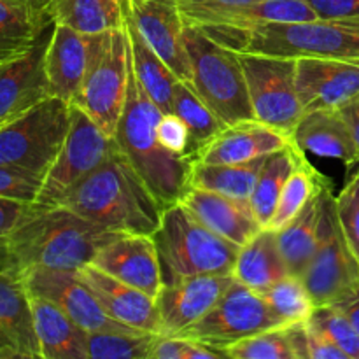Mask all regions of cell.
Here are the masks:
<instances>
[{
    "instance_id": "1",
    "label": "cell",
    "mask_w": 359,
    "mask_h": 359,
    "mask_svg": "<svg viewBox=\"0 0 359 359\" xmlns=\"http://www.w3.org/2000/svg\"><path fill=\"white\" fill-rule=\"evenodd\" d=\"M118 233L65 205L34 203L6 242V269L23 276L30 269L81 270Z\"/></svg>"
},
{
    "instance_id": "2",
    "label": "cell",
    "mask_w": 359,
    "mask_h": 359,
    "mask_svg": "<svg viewBox=\"0 0 359 359\" xmlns=\"http://www.w3.org/2000/svg\"><path fill=\"white\" fill-rule=\"evenodd\" d=\"M62 205L118 235H153L165 210L119 146Z\"/></svg>"
},
{
    "instance_id": "3",
    "label": "cell",
    "mask_w": 359,
    "mask_h": 359,
    "mask_svg": "<svg viewBox=\"0 0 359 359\" xmlns=\"http://www.w3.org/2000/svg\"><path fill=\"white\" fill-rule=\"evenodd\" d=\"M161 116L163 112L147 97L130 62L128 90L114 140L158 202L167 209L177 203L189 189L195 160L170 153L161 146L156 133Z\"/></svg>"
},
{
    "instance_id": "4",
    "label": "cell",
    "mask_w": 359,
    "mask_h": 359,
    "mask_svg": "<svg viewBox=\"0 0 359 359\" xmlns=\"http://www.w3.org/2000/svg\"><path fill=\"white\" fill-rule=\"evenodd\" d=\"M202 28V27H200ZM238 53L283 58H330L359 62V18L269 23L252 28H202Z\"/></svg>"
},
{
    "instance_id": "5",
    "label": "cell",
    "mask_w": 359,
    "mask_h": 359,
    "mask_svg": "<svg viewBox=\"0 0 359 359\" xmlns=\"http://www.w3.org/2000/svg\"><path fill=\"white\" fill-rule=\"evenodd\" d=\"M153 241L163 284L193 276H231L241 249L203 226L179 202L163 210Z\"/></svg>"
},
{
    "instance_id": "6",
    "label": "cell",
    "mask_w": 359,
    "mask_h": 359,
    "mask_svg": "<svg viewBox=\"0 0 359 359\" xmlns=\"http://www.w3.org/2000/svg\"><path fill=\"white\" fill-rule=\"evenodd\" d=\"M184 46L193 88L214 114L224 125L255 119L238 51L221 44L195 25H186Z\"/></svg>"
},
{
    "instance_id": "7",
    "label": "cell",
    "mask_w": 359,
    "mask_h": 359,
    "mask_svg": "<svg viewBox=\"0 0 359 359\" xmlns=\"http://www.w3.org/2000/svg\"><path fill=\"white\" fill-rule=\"evenodd\" d=\"M70 126V104L48 97L0 128V165L46 177Z\"/></svg>"
},
{
    "instance_id": "8",
    "label": "cell",
    "mask_w": 359,
    "mask_h": 359,
    "mask_svg": "<svg viewBox=\"0 0 359 359\" xmlns=\"http://www.w3.org/2000/svg\"><path fill=\"white\" fill-rule=\"evenodd\" d=\"M116 149L114 137H109L83 109L70 104V126L65 142L42 181L35 203L42 207L62 205Z\"/></svg>"
},
{
    "instance_id": "9",
    "label": "cell",
    "mask_w": 359,
    "mask_h": 359,
    "mask_svg": "<svg viewBox=\"0 0 359 359\" xmlns=\"http://www.w3.org/2000/svg\"><path fill=\"white\" fill-rule=\"evenodd\" d=\"M316 307L335 305L359 287V262L351 251L335 210V195L330 186L325 193L314 256L300 277Z\"/></svg>"
},
{
    "instance_id": "10",
    "label": "cell",
    "mask_w": 359,
    "mask_h": 359,
    "mask_svg": "<svg viewBox=\"0 0 359 359\" xmlns=\"http://www.w3.org/2000/svg\"><path fill=\"white\" fill-rule=\"evenodd\" d=\"M238 55L244 67L255 119L291 135L304 116L294 81L297 60L258 53Z\"/></svg>"
},
{
    "instance_id": "11",
    "label": "cell",
    "mask_w": 359,
    "mask_h": 359,
    "mask_svg": "<svg viewBox=\"0 0 359 359\" xmlns=\"http://www.w3.org/2000/svg\"><path fill=\"white\" fill-rule=\"evenodd\" d=\"M276 326H283V323L273 314L263 294L233 280L209 314L184 337L207 344L224 354V349L233 344Z\"/></svg>"
},
{
    "instance_id": "12",
    "label": "cell",
    "mask_w": 359,
    "mask_h": 359,
    "mask_svg": "<svg viewBox=\"0 0 359 359\" xmlns=\"http://www.w3.org/2000/svg\"><path fill=\"white\" fill-rule=\"evenodd\" d=\"M130 51L123 28L109 34L105 51L84 81L74 105L83 109L109 137H114L126 100Z\"/></svg>"
},
{
    "instance_id": "13",
    "label": "cell",
    "mask_w": 359,
    "mask_h": 359,
    "mask_svg": "<svg viewBox=\"0 0 359 359\" xmlns=\"http://www.w3.org/2000/svg\"><path fill=\"white\" fill-rule=\"evenodd\" d=\"M21 277L28 293L55 304L88 333L140 332L111 318L97 300L93 291L81 279L77 270L30 269Z\"/></svg>"
},
{
    "instance_id": "14",
    "label": "cell",
    "mask_w": 359,
    "mask_h": 359,
    "mask_svg": "<svg viewBox=\"0 0 359 359\" xmlns=\"http://www.w3.org/2000/svg\"><path fill=\"white\" fill-rule=\"evenodd\" d=\"M109 34L111 32L97 35L81 34L55 23L46 53V74L53 97L69 104L76 100L84 81L105 51Z\"/></svg>"
},
{
    "instance_id": "15",
    "label": "cell",
    "mask_w": 359,
    "mask_h": 359,
    "mask_svg": "<svg viewBox=\"0 0 359 359\" xmlns=\"http://www.w3.org/2000/svg\"><path fill=\"white\" fill-rule=\"evenodd\" d=\"M233 276H193L163 284L156 294L160 335L184 337L233 284Z\"/></svg>"
},
{
    "instance_id": "16",
    "label": "cell",
    "mask_w": 359,
    "mask_h": 359,
    "mask_svg": "<svg viewBox=\"0 0 359 359\" xmlns=\"http://www.w3.org/2000/svg\"><path fill=\"white\" fill-rule=\"evenodd\" d=\"M53 30L55 21L44 28L28 51L0 63V128L51 97L46 74V53Z\"/></svg>"
},
{
    "instance_id": "17",
    "label": "cell",
    "mask_w": 359,
    "mask_h": 359,
    "mask_svg": "<svg viewBox=\"0 0 359 359\" xmlns=\"http://www.w3.org/2000/svg\"><path fill=\"white\" fill-rule=\"evenodd\" d=\"M123 9L175 76L191 83V67L184 46L186 23L179 0H123Z\"/></svg>"
},
{
    "instance_id": "18",
    "label": "cell",
    "mask_w": 359,
    "mask_h": 359,
    "mask_svg": "<svg viewBox=\"0 0 359 359\" xmlns=\"http://www.w3.org/2000/svg\"><path fill=\"white\" fill-rule=\"evenodd\" d=\"M91 263L153 298L163 286L160 256L153 235H116L102 245Z\"/></svg>"
},
{
    "instance_id": "19",
    "label": "cell",
    "mask_w": 359,
    "mask_h": 359,
    "mask_svg": "<svg viewBox=\"0 0 359 359\" xmlns=\"http://www.w3.org/2000/svg\"><path fill=\"white\" fill-rule=\"evenodd\" d=\"M294 81L304 112L339 109L359 95V62L298 58Z\"/></svg>"
},
{
    "instance_id": "20",
    "label": "cell",
    "mask_w": 359,
    "mask_h": 359,
    "mask_svg": "<svg viewBox=\"0 0 359 359\" xmlns=\"http://www.w3.org/2000/svg\"><path fill=\"white\" fill-rule=\"evenodd\" d=\"M186 25L210 28H252L269 23H294L316 20L307 0H235L182 13Z\"/></svg>"
},
{
    "instance_id": "21",
    "label": "cell",
    "mask_w": 359,
    "mask_h": 359,
    "mask_svg": "<svg viewBox=\"0 0 359 359\" xmlns=\"http://www.w3.org/2000/svg\"><path fill=\"white\" fill-rule=\"evenodd\" d=\"M41 359L30 293L23 277L0 270V359Z\"/></svg>"
},
{
    "instance_id": "22",
    "label": "cell",
    "mask_w": 359,
    "mask_h": 359,
    "mask_svg": "<svg viewBox=\"0 0 359 359\" xmlns=\"http://www.w3.org/2000/svg\"><path fill=\"white\" fill-rule=\"evenodd\" d=\"M77 272L111 318L133 330L160 335V319L153 297L109 276L93 263H88Z\"/></svg>"
},
{
    "instance_id": "23",
    "label": "cell",
    "mask_w": 359,
    "mask_h": 359,
    "mask_svg": "<svg viewBox=\"0 0 359 359\" xmlns=\"http://www.w3.org/2000/svg\"><path fill=\"white\" fill-rule=\"evenodd\" d=\"M291 140L290 133L256 119H245L224 126L223 132L196 154V161L217 165L249 163L269 156Z\"/></svg>"
},
{
    "instance_id": "24",
    "label": "cell",
    "mask_w": 359,
    "mask_h": 359,
    "mask_svg": "<svg viewBox=\"0 0 359 359\" xmlns=\"http://www.w3.org/2000/svg\"><path fill=\"white\" fill-rule=\"evenodd\" d=\"M203 226L242 248L263 230L249 202L230 198L209 189L189 188L179 200Z\"/></svg>"
},
{
    "instance_id": "25",
    "label": "cell",
    "mask_w": 359,
    "mask_h": 359,
    "mask_svg": "<svg viewBox=\"0 0 359 359\" xmlns=\"http://www.w3.org/2000/svg\"><path fill=\"white\" fill-rule=\"evenodd\" d=\"M293 142L304 153L337 158L347 167L359 163V153L349 125L339 109H318L304 112L291 133Z\"/></svg>"
},
{
    "instance_id": "26",
    "label": "cell",
    "mask_w": 359,
    "mask_h": 359,
    "mask_svg": "<svg viewBox=\"0 0 359 359\" xmlns=\"http://www.w3.org/2000/svg\"><path fill=\"white\" fill-rule=\"evenodd\" d=\"M123 30H125L126 41H128L130 62H132L133 72H135L140 86L163 114H172L174 112V88L179 77L167 65V62L151 48L149 42L142 37L126 11L125 20H123Z\"/></svg>"
},
{
    "instance_id": "27",
    "label": "cell",
    "mask_w": 359,
    "mask_h": 359,
    "mask_svg": "<svg viewBox=\"0 0 359 359\" xmlns=\"http://www.w3.org/2000/svg\"><path fill=\"white\" fill-rule=\"evenodd\" d=\"M41 359H88V332L49 300L30 294Z\"/></svg>"
},
{
    "instance_id": "28",
    "label": "cell",
    "mask_w": 359,
    "mask_h": 359,
    "mask_svg": "<svg viewBox=\"0 0 359 359\" xmlns=\"http://www.w3.org/2000/svg\"><path fill=\"white\" fill-rule=\"evenodd\" d=\"M231 276L237 283L258 293H263L280 279L291 276L279 249L277 231L263 228L248 244L242 245Z\"/></svg>"
},
{
    "instance_id": "29",
    "label": "cell",
    "mask_w": 359,
    "mask_h": 359,
    "mask_svg": "<svg viewBox=\"0 0 359 359\" xmlns=\"http://www.w3.org/2000/svg\"><path fill=\"white\" fill-rule=\"evenodd\" d=\"M330 186L332 182L326 177L311 196V200L305 203L304 209L286 226L277 231L279 249L291 276L302 277L314 256L319 238L323 200H325V193Z\"/></svg>"
},
{
    "instance_id": "30",
    "label": "cell",
    "mask_w": 359,
    "mask_h": 359,
    "mask_svg": "<svg viewBox=\"0 0 359 359\" xmlns=\"http://www.w3.org/2000/svg\"><path fill=\"white\" fill-rule=\"evenodd\" d=\"M305 160V153L291 140L280 149L273 151L263 160L262 168L256 177L255 188H252L249 205L255 212L256 219L263 228L272 219L279 196L286 186L287 179L291 177L298 165Z\"/></svg>"
},
{
    "instance_id": "31",
    "label": "cell",
    "mask_w": 359,
    "mask_h": 359,
    "mask_svg": "<svg viewBox=\"0 0 359 359\" xmlns=\"http://www.w3.org/2000/svg\"><path fill=\"white\" fill-rule=\"evenodd\" d=\"M51 18L81 34H105L123 28V0H53Z\"/></svg>"
},
{
    "instance_id": "32",
    "label": "cell",
    "mask_w": 359,
    "mask_h": 359,
    "mask_svg": "<svg viewBox=\"0 0 359 359\" xmlns=\"http://www.w3.org/2000/svg\"><path fill=\"white\" fill-rule=\"evenodd\" d=\"M49 23H53L51 16H42L11 0H0V63L28 51Z\"/></svg>"
},
{
    "instance_id": "33",
    "label": "cell",
    "mask_w": 359,
    "mask_h": 359,
    "mask_svg": "<svg viewBox=\"0 0 359 359\" xmlns=\"http://www.w3.org/2000/svg\"><path fill=\"white\" fill-rule=\"evenodd\" d=\"M263 160L265 158L241 165H217L195 161L191 177H189V188L209 189V191L219 193V195L230 196V198L249 202Z\"/></svg>"
},
{
    "instance_id": "34",
    "label": "cell",
    "mask_w": 359,
    "mask_h": 359,
    "mask_svg": "<svg viewBox=\"0 0 359 359\" xmlns=\"http://www.w3.org/2000/svg\"><path fill=\"white\" fill-rule=\"evenodd\" d=\"M172 114L179 116L188 126L189 137H191V147L189 154L196 161V154L210 142L216 139L224 125L212 109L198 97L191 83L188 81H177L174 88V112Z\"/></svg>"
},
{
    "instance_id": "35",
    "label": "cell",
    "mask_w": 359,
    "mask_h": 359,
    "mask_svg": "<svg viewBox=\"0 0 359 359\" xmlns=\"http://www.w3.org/2000/svg\"><path fill=\"white\" fill-rule=\"evenodd\" d=\"M158 333L151 332H90L88 359H151Z\"/></svg>"
},
{
    "instance_id": "36",
    "label": "cell",
    "mask_w": 359,
    "mask_h": 359,
    "mask_svg": "<svg viewBox=\"0 0 359 359\" xmlns=\"http://www.w3.org/2000/svg\"><path fill=\"white\" fill-rule=\"evenodd\" d=\"M325 179L326 175H323L318 168L312 167L307 161V158H305L298 165L297 170L291 174V177L287 179L286 186H284L283 193L279 196L276 210L272 214V219L266 224V228L273 231H279L280 228L286 226L304 209L305 203L311 200V196L314 195L316 189L319 188V184Z\"/></svg>"
},
{
    "instance_id": "37",
    "label": "cell",
    "mask_w": 359,
    "mask_h": 359,
    "mask_svg": "<svg viewBox=\"0 0 359 359\" xmlns=\"http://www.w3.org/2000/svg\"><path fill=\"white\" fill-rule=\"evenodd\" d=\"M262 294L283 325L305 323L316 309L307 286L297 276L284 277Z\"/></svg>"
},
{
    "instance_id": "38",
    "label": "cell",
    "mask_w": 359,
    "mask_h": 359,
    "mask_svg": "<svg viewBox=\"0 0 359 359\" xmlns=\"http://www.w3.org/2000/svg\"><path fill=\"white\" fill-rule=\"evenodd\" d=\"M230 359H298L291 342L290 326H276L224 349Z\"/></svg>"
},
{
    "instance_id": "39",
    "label": "cell",
    "mask_w": 359,
    "mask_h": 359,
    "mask_svg": "<svg viewBox=\"0 0 359 359\" xmlns=\"http://www.w3.org/2000/svg\"><path fill=\"white\" fill-rule=\"evenodd\" d=\"M307 325L319 330L328 337L335 346H339L349 359H359V337L349 319L335 305H318Z\"/></svg>"
},
{
    "instance_id": "40",
    "label": "cell",
    "mask_w": 359,
    "mask_h": 359,
    "mask_svg": "<svg viewBox=\"0 0 359 359\" xmlns=\"http://www.w3.org/2000/svg\"><path fill=\"white\" fill-rule=\"evenodd\" d=\"M335 210L344 237L359 262V163L335 196Z\"/></svg>"
},
{
    "instance_id": "41",
    "label": "cell",
    "mask_w": 359,
    "mask_h": 359,
    "mask_svg": "<svg viewBox=\"0 0 359 359\" xmlns=\"http://www.w3.org/2000/svg\"><path fill=\"white\" fill-rule=\"evenodd\" d=\"M44 177L21 168L0 165V198L35 203Z\"/></svg>"
},
{
    "instance_id": "42",
    "label": "cell",
    "mask_w": 359,
    "mask_h": 359,
    "mask_svg": "<svg viewBox=\"0 0 359 359\" xmlns=\"http://www.w3.org/2000/svg\"><path fill=\"white\" fill-rule=\"evenodd\" d=\"M158 139H160L161 146L167 147L170 153L182 154V156H189V147H191V137H189L188 126L184 125L179 116L175 114H163L156 125ZM193 160V158H191Z\"/></svg>"
},
{
    "instance_id": "43",
    "label": "cell",
    "mask_w": 359,
    "mask_h": 359,
    "mask_svg": "<svg viewBox=\"0 0 359 359\" xmlns=\"http://www.w3.org/2000/svg\"><path fill=\"white\" fill-rule=\"evenodd\" d=\"M34 203L0 198V270L6 269V242Z\"/></svg>"
},
{
    "instance_id": "44",
    "label": "cell",
    "mask_w": 359,
    "mask_h": 359,
    "mask_svg": "<svg viewBox=\"0 0 359 359\" xmlns=\"http://www.w3.org/2000/svg\"><path fill=\"white\" fill-rule=\"evenodd\" d=\"M316 16L323 20L359 18V0H307Z\"/></svg>"
},
{
    "instance_id": "45",
    "label": "cell",
    "mask_w": 359,
    "mask_h": 359,
    "mask_svg": "<svg viewBox=\"0 0 359 359\" xmlns=\"http://www.w3.org/2000/svg\"><path fill=\"white\" fill-rule=\"evenodd\" d=\"M307 342L309 359H349L339 346H335L328 337L312 328L311 325H307Z\"/></svg>"
},
{
    "instance_id": "46",
    "label": "cell",
    "mask_w": 359,
    "mask_h": 359,
    "mask_svg": "<svg viewBox=\"0 0 359 359\" xmlns=\"http://www.w3.org/2000/svg\"><path fill=\"white\" fill-rule=\"evenodd\" d=\"M339 111L342 112L344 119H346L347 125H349L351 133H353L354 142H356L358 153H359V95H356L354 98H351L349 102H346L342 107H339Z\"/></svg>"
},
{
    "instance_id": "47",
    "label": "cell",
    "mask_w": 359,
    "mask_h": 359,
    "mask_svg": "<svg viewBox=\"0 0 359 359\" xmlns=\"http://www.w3.org/2000/svg\"><path fill=\"white\" fill-rule=\"evenodd\" d=\"M335 307H339L346 314V318L349 319L359 337V287H356L351 294H347L339 304H335Z\"/></svg>"
},
{
    "instance_id": "48",
    "label": "cell",
    "mask_w": 359,
    "mask_h": 359,
    "mask_svg": "<svg viewBox=\"0 0 359 359\" xmlns=\"http://www.w3.org/2000/svg\"><path fill=\"white\" fill-rule=\"evenodd\" d=\"M228 2H235V0H179V6H181V13H186V11L202 9V7H212Z\"/></svg>"
},
{
    "instance_id": "49",
    "label": "cell",
    "mask_w": 359,
    "mask_h": 359,
    "mask_svg": "<svg viewBox=\"0 0 359 359\" xmlns=\"http://www.w3.org/2000/svg\"><path fill=\"white\" fill-rule=\"evenodd\" d=\"M11 2L21 4V6L28 7V9L35 11L42 16H51V2L53 0H11Z\"/></svg>"
}]
</instances>
